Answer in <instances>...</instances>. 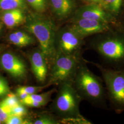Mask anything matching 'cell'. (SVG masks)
<instances>
[{
    "label": "cell",
    "mask_w": 124,
    "mask_h": 124,
    "mask_svg": "<svg viewBox=\"0 0 124 124\" xmlns=\"http://www.w3.org/2000/svg\"><path fill=\"white\" fill-rule=\"evenodd\" d=\"M80 59L72 85L81 98L94 106L107 109L106 90L101 78L95 75Z\"/></svg>",
    "instance_id": "cell-1"
},
{
    "label": "cell",
    "mask_w": 124,
    "mask_h": 124,
    "mask_svg": "<svg viewBox=\"0 0 124 124\" xmlns=\"http://www.w3.org/2000/svg\"><path fill=\"white\" fill-rule=\"evenodd\" d=\"M24 27L38 40L40 50L48 62L56 57V29L53 22L38 13H30L25 18Z\"/></svg>",
    "instance_id": "cell-2"
},
{
    "label": "cell",
    "mask_w": 124,
    "mask_h": 124,
    "mask_svg": "<svg viewBox=\"0 0 124 124\" xmlns=\"http://www.w3.org/2000/svg\"><path fill=\"white\" fill-rule=\"evenodd\" d=\"M109 31L93 41L92 47L108 64L115 69L121 68L124 67V35L109 34Z\"/></svg>",
    "instance_id": "cell-3"
},
{
    "label": "cell",
    "mask_w": 124,
    "mask_h": 124,
    "mask_svg": "<svg viewBox=\"0 0 124 124\" xmlns=\"http://www.w3.org/2000/svg\"><path fill=\"white\" fill-rule=\"evenodd\" d=\"M99 69L106 85L108 99L117 114L124 111V67L115 69L106 68L94 62H90Z\"/></svg>",
    "instance_id": "cell-4"
},
{
    "label": "cell",
    "mask_w": 124,
    "mask_h": 124,
    "mask_svg": "<svg viewBox=\"0 0 124 124\" xmlns=\"http://www.w3.org/2000/svg\"><path fill=\"white\" fill-rule=\"evenodd\" d=\"M81 99L72 83L65 82L62 84L54 107L64 120L79 124H91L80 114L79 107Z\"/></svg>",
    "instance_id": "cell-5"
},
{
    "label": "cell",
    "mask_w": 124,
    "mask_h": 124,
    "mask_svg": "<svg viewBox=\"0 0 124 124\" xmlns=\"http://www.w3.org/2000/svg\"><path fill=\"white\" fill-rule=\"evenodd\" d=\"M80 57L58 53L51 75V82L63 83L73 82Z\"/></svg>",
    "instance_id": "cell-6"
},
{
    "label": "cell",
    "mask_w": 124,
    "mask_h": 124,
    "mask_svg": "<svg viewBox=\"0 0 124 124\" xmlns=\"http://www.w3.org/2000/svg\"><path fill=\"white\" fill-rule=\"evenodd\" d=\"M70 28L82 39L88 36L111 30L110 23L84 18H75Z\"/></svg>",
    "instance_id": "cell-7"
},
{
    "label": "cell",
    "mask_w": 124,
    "mask_h": 124,
    "mask_svg": "<svg viewBox=\"0 0 124 124\" xmlns=\"http://www.w3.org/2000/svg\"><path fill=\"white\" fill-rule=\"evenodd\" d=\"M82 39L69 27L62 30L58 38V53L80 57Z\"/></svg>",
    "instance_id": "cell-8"
},
{
    "label": "cell",
    "mask_w": 124,
    "mask_h": 124,
    "mask_svg": "<svg viewBox=\"0 0 124 124\" xmlns=\"http://www.w3.org/2000/svg\"><path fill=\"white\" fill-rule=\"evenodd\" d=\"M0 64L5 71L14 78L22 79L26 75L25 64L13 54L9 53L3 54L0 58Z\"/></svg>",
    "instance_id": "cell-9"
},
{
    "label": "cell",
    "mask_w": 124,
    "mask_h": 124,
    "mask_svg": "<svg viewBox=\"0 0 124 124\" xmlns=\"http://www.w3.org/2000/svg\"><path fill=\"white\" fill-rule=\"evenodd\" d=\"M79 18L93 19L110 24L115 22L112 16L97 5H86L80 8L75 14V18Z\"/></svg>",
    "instance_id": "cell-10"
},
{
    "label": "cell",
    "mask_w": 124,
    "mask_h": 124,
    "mask_svg": "<svg viewBox=\"0 0 124 124\" xmlns=\"http://www.w3.org/2000/svg\"><path fill=\"white\" fill-rule=\"evenodd\" d=\"M32 71L36 79L40 82L44 81L47 73L46 60L40 50L35 51L30 56Z\"/></svg>",
    "instance_id": "cell-11"
},
{
    "label": "cell",
    "mask_w": 124,
    "mask_h": 124,
    "mask_svg": "<svg viewBox=\"0 0 124 124\" xmlns=\"http://www.w3.org/2000/svg\"><path fill=\"white\" fill-rule=\"evenodd\" d=\"M23 10L15 9L4 11L1 15V19L8 28H14L25 21L26 16Z\"/></svg>",
    "instance_id": "cell-12"
},
{
    "label": "cell",
    "mask_w": 124,
    "mask_h": 124,
    "mask_svg": "<svg viewBox=\"0 0 124 124\" xmlns=\"http://www.w3.org/2000/svg\"><path fill=\"white\" fill-rule=\"evenodd\" d=\"M53 13L58 18H64L71 13L74 8L72 0H50Z\"/></svg>",
    "instance_id": "cell-13"
},
{
    "label": "cell",
    "mask_w": 124,
    "mask_h": 124,
    "mask_svg": "<svg viewBox=\"0 0 124 124\" xmlns=\"http://www.w3.org/2000/svg\"><path fill=\"white\" fill-rule=\"evenodd\" d=\"M9 40L12 44L19 47L29 46L34 42V39L31 36L21 31H16L11 34Z\"/></svg>",
    "instance_id": "cell-14"
},
{
    "label": "cell",
    "mask_w": 124,
    "mask_h": 124,
    "mask_svg": "<svg viewBox=\"0 0 124 124\" xmlns=\"http://www.w3.org/2000/svg\"><path fill=\"white\" fill-rule=\"evenodd\" d=\"M26 8V0H0V11L15 9L24 10Z\"/></svg>",
    "instance_id": "cell-15"
},
{
    "label": "cell",
    "mask_w": 124,
    "mask_h": 124,
    "mask_svg": "<svg viewBox=\"0 0 124 124\" xmlns=\"http://www.w3.org/2000/svg\"><path fill=\"white\" fill-rule=\"evenodd\" d=\"M122 1L123 0H101L100 2L104 8L116 15L119 13Z\"/></svg>",
    "instance_id": "cell-16"
},
{
    "label": "cell",
    "mask_w": 124,
    "mask_h": 124,
    "mask_svg": "<svg viewBox=\"0 0 124 124\" xmlns=\"http://www.w3.org/2000/svg\"><path fill=\"white\" fill-rule=\"evenodd\" d=\"M32 8L39 13L46 10L48 4V0H26Z\"/></svg>",
    "instance_id": "cell-17"
},
{
    "label": "cell",
    "mask_w": 124,
    "mask_h": 124,
    "mask_svg": "<svg viewBox=\"0 0 124 124\" xmlns=\"http://www.w3.org/2000/svg\"><path fill=\"white\" fill-rule=\"evenodd\" d=\"M51 93L50 91L41 94H36L35 93L29 95L26 98H25V99L39 102L45 104L49 100Z\"/></svg>",
    "instance_id": "cell-18"
},
{
    "label": "cell",
    "mask_w": 124,
    "mask_h": 124,
    "mask_svg": "<svg viewBox=\"0 0 124 124\" xmlns=\"http://www.w3.org/2000/svg\"><path fill=\"white\" fill-rule=\"evenodd\" d=\"M1 102L10 108H12L20 103L18 96L13 93L8 94L7 96Z\"/></svg>",
    "instance_id": "cell-19"
},
{
    "label": "cell",
    "mask_w": 124,
    "mask_h": 124,
    "mask_svg": "<svg viewBox=\"0 0 124 124\" xmlns=\"http://www.w3.org/2000/svg\"><path fill=\"white\" fill-rule=\"evenodd\" d=\"M11 115V108L0 102V120L1 122L5 123Z\"/></svg>",
    "instance_id": "cell-20"
},
{
    "label": "cell",
    "mask_w": 124,
    "mask_h": 124,
    "mask_svg": "<svg viewBox=\"0 0 124 124\" xmlns=\"http://www.w3.org/2000/svg\"><path fill=\"white\" fill-rule=\"evenodd\" d=\"M44 87L43 86H21L17 88L16 92H23L30 95L39 92Z\"/></svg>",
    "instance_id": "cell-21"
},
{
    "label": "cell",
    "mask_w": 124,
    "mask_h": 124,
    "mask_svg": "<svg viewBox=\"0 0 124 124\" xmlns=\"http://www.w3.org/2000/svg\"><path fill=\"white\" fill-rule=\"evenodd\" d=\"M11 113L13 115L22 117L27 113L26 108L20 103L11 108Z\"/></svg>",
    "instance_id": "cell-22"
},
{
    "label": "cell",
    "mask_w": 124,
    "mask_h": 124,
    "mask_svg": "<svg viewBox=\"0 0 124 124\" xmlns=\"http://www.w3.org/2000/svg\"><path fill=\"white\" fill-rule=\"evenodd\" d=\"M25 122H27L26 121L23 120L22 117L12 114L8 118L5 123L7 124H26V123Z\"/></svg>",
    "instance_id": "cell-23"
},
{
    "label": "cell",
    "mask_w": 124,
    "mask_h": 124,
    "mask_svg": "<svg viewBox=\"0 0 124 124\" xmlns=\"http://www.w3.org/2000/svg\"><path fill=\"white\" fill-rule=\"evenodd\" d=\"M58 123L53 119L48 116H42L35 121V124H53Z\"/></svg>",
    "instance_id": "cell-24"
},
{
    "label": "cell",
    "mask_w": 124,
    "mask_h": 124,
    "mask_svg": "<svg viewBox=\"0 0 124 124\" xmlns=\"http://www.w3.org/2000/svg\"><path fill=\"white\" fill-rule=\"evenodd\" d=\"M0 88L9 90V86L7 82L5 79L1 77H0Z\"/></svg>",
    "instance_id": "cell-25"
},
{
    "label": "cell",
    "mask_w": 124,
    "mask_h": 124,
    "mask_svg": "<svg viewBox=\"0 0 124 124\" xmlns=\"http://www.w3.org/2000/svg\"><path fill=\"white\" fill-rule=\"evenodd\" d=\"M17 93V95L18 96V98H20V100L23 99L25 98H26L29 95L27 93H25L24 92H16Z\"/></svg>",
    "instance_id": "cell-26"
},
{
    "label": "cell",
    "mask_w": 124,
    "mask_h": 124,
    "mask_svg": "<svg viewBox=\"0 0 124 124\" xmlns=\"http://www.w3.org/2000/svg\"><path fill=\"white\" fill-rule=\"evenodd\" d=\"M9 90L0 88V97L5 96L9 93Z\"/></svg>",
    "instance_id": "cell-27"
},
{
    "label": "cell",
    "mask_w": 124,
    "mask_h": 124,
    "mask_svg": "<svg viewBox=\"0 0 124 124\" xmlns=\"http://www.w3.org/2000/svg\"><path fill=\"white\" fill-rule=\"evenodd\" d=\"M1 28H2V25H1V23L0 22V31H1Z\"/></svg>",
    "instance_id": "cell-28"
},
{
    "label": "cell",
    "mask_w": 124,
    "mask_h": 124,
    "mask_svg": "<svg viewBox=\"0 0 124 124\" xmlns=\"http://www.w3.org/2000/svg\"><path fill=\"white\" fill-rule=\"evenodd\" d=\"M101 0H95V1H100Z\"/></svg>",
    "instance_id": "cell-29"
},
{
    "label": "cell",
    "mask_w": 124,
    "mask_h": 124,
    "mask_svg": "<svg viewBox=\"0 0 124 124\" xmlns=\"http://www.w3.org/2000/svg\"><path fill=\"white\" fill-rule=\"evenodd\" d=\"M2 122H1V120H0V124H1Z\"/></svg>",
    "instance_id": "cell-30"
},
{
    "label": "cell",
    "mask_w": 124,
    "mask_h": 124,
    "mask_svg": "<svg viewBox=\"0 0 124 124\" xmlns=\"http://www.w3.org/2000/svg\"><path fill=\"white\" fill-rule=\"evenodd\" d=\"M92 0V1H95V0Z\"/></svg>",
    "instance_id": "cell-31"
}]
</instances>
